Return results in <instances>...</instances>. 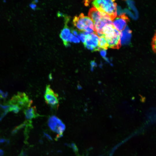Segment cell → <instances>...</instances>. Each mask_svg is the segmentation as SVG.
Returning <instances> with one entry per match:
<instances>
[{
  "instance_id": "3957f363",
  "label": "cell",
  "mask_w": 156,
  "mask_h": 156,
  "mask_svg": "<svg viewBox=\"0 0 156 156\" xmlns=\"http://www.w3.org/2000/svg\"><path fill=\"white\" fill-rule=\"evenodd\" d=\"M74 26L80 31L88 33L94 31V23L89 17L85 16L83 13L75 16L73 20Z\"/></svg>"
},
{
  "instance_id": "6da1fadb",
  "label": "cell",
  "mask_w": 156,
  "mask_h": 156,
  "mask_svg": "<svg viewBox=\"0 0 156 156\" xmlns=\"http://www.w3.org/2000/svg\"><path fill=\"white\" fill-rule=\"evenodd\" d=\"M92 4L103 16L111 21L116 16L117 4L114 0H94Z\"/></svg>"
},
{
  "instance_id": "30bf717a",
  "label": "cell",
  "mask_w": 156,
  "mask_h": 156,
  "mask_svg": "<svg viewBox=\"0 0 156 156\" xmlns=\"http://www.w3.org/2000/svg\"><path fill=\"white\" fill-rule=\"evenodd\" d=\"M69 19L68 16L65 18L64 26L60 34V36L62 39L64 45L66 47L68 46L69 45V38L71 34L70 29L67 25Z\"/></svg>"
},
{
  "instance_id": "8fae6325",
  "label": "cell",
  "mask_w": 156,
  "mask_h": 156,
  "mask_svg": "<svg viewBox=\"0 0 156 156\" xmlns=\"http://www.w3.org/2000/svg\"><path fill=\"white\" fill-rule=\"evenodd\" d=\"M88 15L93 23L98 21L104 17L94 7L90 9Z\"/></svg>"
},
{
  "instance_id": "ffe728a7",
  "label": "cell",
  "mask_w": 156,
  "mask_h": 156,
  "mask_svg": "<svg viewBox=\"0 0 156 156\" xmlns=\"http://www.w3.org/2000/svg\"><path fill=\"white\" fill-rule=\"evenodd\" d=\"M96 64L94 61H92L91 62V67H92V68H93L94 67V66L95 65H96Z\"/></svg>"
},
{
  "instance_id": "5bb4252c",
  "label": "cell",
  "mask_w": 156,
  "mask_h": 156,
  "mask_svg": "<svg viewBox=\"0 0 156 156\" xmlns=\"http://www.w3.org/2000/svg\"><path fill=\"white\" fill-rule=\"evenodd\" d=\"M98 46L100 49L104 50L107 49L108 48V44L103 36L99 37Z\"/></svg>"
},
{
  "instance_id": "8992f818",
  "label": "cell",
  "mask_w": 156,
  "mask_h": 156,
  "mask_svg": "<svg viewBox=\"0 0 156 156\" xmlns=\"http://www.w3.org/2000/svg\"><path fill=\"white\" fill-rule=\"evenodd\" d=\"M48 125L52 131L58 134L57 139L61 137L66 127L60 119L55 116H52L48 119Z\"/></svg>"
},
{
  "instance_id": "7402d4cb",
  "label": "cell",
  "mask_w": 156,
  "mask_h": 156,
  "mask_svg": "<svg viewBox=\"0 0 156 156\" xmlns=\"http://www.w3.org/2000/svg\"><path fill=\"white\" fill-rule=\"evenodd\" d=\"M3 151L1 149H0V156H2L3 155Z\"/></svg>"
},
{
  "instance_id": "5b68a950",
  "label": "cell",
  "mask_w": 156,
  "mask_h": 156,
  "mask_svg": "<svg viewBox=\"0 0 156 156\" xmlns=\"http://www.w3.org/2000/svg\"><path fill=\"white\" fill-rule=\"evenodd\" d=\"M44 97L45 102L53 109H57L59 105L58 95L51 88L50 85L47 86Z\"/></svg>"
},
{
  "instance_id": "44dd1931",
  "label": "cell",
  "mask_w": 156,
  "mask_h": 156,
  "mask_svg": "<svg viewBox=\"0 0 156 156\" xmlns=\"http://www.w3.org/2000/svg\"><path fill=\"white\" fill-rule=\"evenodd\" d=\"M44 135H45V136L47 137L50 140H51V137L47 134L45 133H44Z\"/></svg>"
},
{
  "instance_id": "ac0fdd59",
  "label": "cell",
  "mask_w": 156,
  "mask_h": 156,
  "mask_svg": "<svg viewBox=\"0 0 156 156\" xmlns=\"http://www.w3.org/2000/svg\"><path fill=\"white\" fill-rule=\"evenodd\" d=\"M152 47L155 53L156 51V34H155V36L153 39L152 42Z\"/></svg>"
},
{
  "instance_id": "9a60e30c",
  "label": "cell",
  "mask_w": 156,
  "mask_h": 156,
  "mask_svg": "<svg viewBox=\"0 0 156 156\" xmlns=\"http://www.w3.org/2000/svg\"><path fill=\"white\" fill-rule=\"evenodd\" d=\"M20 109L19 107L17 105H10L9 111L15 113H17Z\"/></svg>"
},
{
  "instance_id": "d6986e66",
  "label": "cell",
  "mask_w": 156,
  "mask_h": 156,
  "mask_svg": "<svg viewBox=\"0 0 156 156\" xmlns=\"http://www.w3.org/2000/svg\"><path fill=\"white\" fill-rule=\"evenodd\" d=\"M30 7L33 10H35L37 7L35 3L33 2L29 4Z\"/></svg>"
},
{
  "instance_id": "7a4b0ae2",
  "label": "cell",
  "mask_w": 156,
  "mask_h": 156,
  "mask_svg": "<svg viewBox=\"0 0 156 156\" xmlns=\"http://www.w3.org/2000/svg\"><path fill=\"white\" fill-rule=\"evenodd\" d=\"M103 37L108 45V48L119 49L121 46L122 32L117 30L113 24H108L103 29Z\"/></svg>"
},
{
  "instance_id": "7c38bea8",
  "label": "cell",
  "mask_w": 156,
  "mask_h": 156,
  "mask_svg": "<svg viewBox=\"0 0 156 156\" xmlns=\"http://www.w3.org/2000/svg\"><path fill=\"white\" fill-rule=\"evenodd\" d=\"M24 112L25 117L27 119L30 120L40 116V115L37 113L35 106L25 109Z\"/></svg>"
},
{
  "instance_id": "4fadbf2b",
  "label": "cell",
  "mask_w": 156,
  "mask_h": 156,
  "mask_svg": "<svg viewBox=\"0 0 156 156\" xmlns=\"http://www.w3.org/2000/svg\"><path fill=\"white\" fill-rule=\"evenodd\" d=\"M10 105L0 104V121L9 111Z\"/></svg>"
},
{
  "instance_id": "2e32d148",
  "label": "cell",
  "mask_w": 156,
  "mask_h": 156,
  "mask_svg": "<svg viewBox=\"0 0 156 156\" xmlns=\"http://www.w3.org/2000/svg\"><path fill=\"white\" fill-rule=\"evenodd\" d=\"M77 37L81 40L84 45L86 42V37L83 32L79 31Z\"/></svg>"
},
{
  "instance_id": "277c9868",
  "label": "cell",
  "mask_w": 156,
  "mask_h": 156,
  "mask_svg": "<svg viewBox=\"0 0 156 156\" xmlns=\"http://www.w3.org/2000/svg\"><path fill=\"white\" fill-rule=\"evenodd\" d=\"M8 103L11 105H17L21 109L29 107L32 103V101L29 99L25 93L18 92L12 97Z\"/></svg>"
},
{
  "instance_id": "9c48e42d",
  "label": "cell",
  "mask_w": 156,
  "mask_h": 156,
  "mask_svg": "<svg viewBox=\"0 0 156 156\" xmlns=\"http://www.w3.org/2000/svg\"><path fill=\"white\" fill-rule=\"evenodd\" d=\"M93 23L94 31L96 33L99 37L103 36V29L104 26L108 24H113L112 21L105 17Z\"/></svg>"
},
{
  "instance_id": "e0dca14e",
  "label": "cell",
  "mask_w": 156,
  "mask_h": 156,
  "mask_svg": "<svg viewBox=\"0 0 156 156\" xmlns=\"http://www.w3.org/2000/svg\"><path fill=\"white\" fill-rule=\"evenodd\" d=\"M8 93L0 90V99H5L8 96Z\"/></svg>"
},
{
  "instance_id": "52a82bcc",
  "label": "cell",
  "mask_w": 156,
  "mask_h": 156,
  "mask_svg": "<svg viewBox=\"0 0 156 156\" xmlns=\"http://www.w3.org/2000/svg\"><path fill=\"white\" fill-rule=\"evenodd\" d=\"M86 37V41L84 47L92 51H99L100 49L98 46L99 37L96 32H83Z\"/></svg>"
},
{
  "instance_id": "ba28073f",
  "label": "cell",
  "mask_w": 156,
  "mask_h": 156,
  "mask_svg": "<svg viewBox=\"0 0 156 156\" xmlns=\"http://www.w3.org/2000/svg\"><path fill=\"white\" fill-rule=\"evenodd\" d=\"M129 21L128 17L125 14H123L116 16L112 22L114 27L118 31L121 32L125 29Z\"/></svg>"
}]
</instances>
